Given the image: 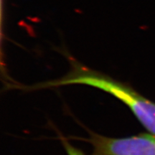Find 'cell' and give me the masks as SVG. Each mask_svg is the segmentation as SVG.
I'll return each mask as SVG.
<instances>
[{
    "instance_id": "3957f363",
    "label": "cell",
    "mask_w": 155,
    "mask_h": 155,
    "mask_svg": "<svg viewBox=\"0 0 155 155\" xmlns=\"http://www.w3.org/2000/svg\"><path fill=\"white\" fill-rule=\"evenodd\" d=\"M62 143H63V145L65 147L68 155H85L82 151L77 149L76 147L72 146L65 139H62Z\"/></svg>"
},
{
    "instance_id": "6da1fadb",
    "label": "cell",
    "mask_w": 155,
    "mask_h": 155,
    "mask_svg": "<svg viewBox=\"0 0 155 155\" xmlns=\"http://www.w3.org/2000/svg\"><path fill=\"white\" fill-rule=\"evenodd\" d=\"M68 74L56 81H49L34 86V88H48L81 84L94 87L111 94L126 104L147 130L155 135V103L142 96L125 83L111 77L73 63Z\"/></svg>"
},
{
    "instance_id": "7a4b0ae2",
    "label": "cell",
    "mask_w": 155,
    "mask_h": 155,
    "mask_svg": "<svg viewBox=\"0 0 155 155\" xmlns=\"http://www.w3.org/2000/svg\"><path fill=\"white\" fill-rule=\"evenodd\" d=\"M92 155H155V135L139 134L124 138H110L91 134Z\"/></svg>"
}]
</instances>
